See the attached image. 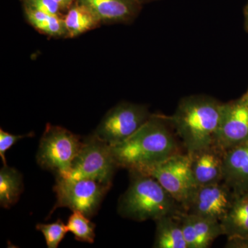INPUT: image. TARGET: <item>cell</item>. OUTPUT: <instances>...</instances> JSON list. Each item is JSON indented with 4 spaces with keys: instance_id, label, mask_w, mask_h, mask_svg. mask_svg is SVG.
Here are the masks:
<instances>
[{
    "instance_id": "9c48e42d",
    "label": "cell",
    "mask_w": 248,
    "mask_h": 248,
    "mask_svg": "<svg viewBox=\"0 0 248 248\" xmlns=\"http://www.w3.org/2000/svg\"><path fill=\"white\" fill-rule=\"evenodd\" d=\"M236 195L224 182L198 186L184 211L221 222L231 209Z\"/></svg>"
},
{
    "instance_id": "52a82bcc",
    "label": "cell",
    "mask_w": 248,
    "mask_h": 248,
    "mask_svg": "<svg viewBox=\"0 0 248 248\" xmlns=\"http://www.w3.org/2000/svg\"><path fill=\"white\" fill-rule=\"evenodd\" d=\"M119 169L111 146L94 135L83 141L82 147L72 165L67 179H88L112 185Z\"/></svg>"
},
{
    "instance_id": "5b68a950",
    "label": "cell",
    "mask_w": 248,
    "mask_h": 248,
    "mask_svg": "<svg viewBox=\"0 0 248 248\" xmlns=\"http://www.w3.org/2000/svg\"><path fill=\"white\" fill-rule=\"evenodd\" d=\"M137 172L155 178L170 194L182 210L197 188L188 153H177L161 162L148 166Z\"/></svg>"
},
{
    "instance_id": "44dd1931",
    "label": "cell",
    "mask_w": 248,
    "mask_h": 248,
    "mask_svg": "<svg viewBox=\"0 0 248 248\" xmlns=\"http://www.w3.org/2000/svg\"><path fill=\"white\" fill-rule=\"evenodd\" d=\"M36 229L44 234L46 244L48 248H58L60 242L68 232L66 225L61 219L49 224L38 223L36 226Z\"/></svg>"
},
{
    "instance_id": "7a4b0ae2",
    "label": "cell",
    "mask_w": 248,
    "mask_h": 248,
    "mask_svg": "<svg viewBox=\"0 0 248 248\" xmlns=\"http://www.w3.org/2000/svg\"><path fill=\"white\" fill-rule=\"evenodd\" d=\"M223 105L209 96H187L181 99L174 114L167 117L186 153L191 154L214 144Z\"/></svg>"
},
{
    "instance_id": "83f0119b",
    "label": "cell",
    "mask_w": 248,
    "mask_h": 248,
    "mask_svg": "<svg viewBox=\"0 0 248 248\" xmlns=\"http://www.w3.org/2000/svg\"><path fill=\"white\" fill-rule=\"evenodd\" d=\"M242 97L244 98V99H246V101L248 102V91H246V93H245L244 95L242 96Z\"/></svg>"
},
{
    "instance_id": "484cf974",
    "label": "cell",
    "mask_w": 248,
    "mask_h": 248,
    "mask_svg": "<svg viewBox=\"0 0 248 248\" xmlns=\"http://www.w3.org/2000/svg\"><path fill=\"white\" fill-rule=\"evenodd\" d=\"M244 14L245 29L248 32V0L247 4H246L244 8Z\"/></svg>"
},
{
    "instance_id": "d4e9b609",
    "label": "cell",
    "mask_w": 248,
    "mask_h": 248,
    "mask_svg": "<svg viewBox=\"0 0 248 248\" xmlns=\"http://www.w3.org/2000/svg\"><path fill=\"white\" fill-rule=\"evenodd\" d=\"M60 6L62 11H68L76 0H55Z\"/></svg>"
},
{
    "instance_id": "ffe728a7",
    "label": "cell",
    "mask_w": 248,
    "mask_h": 248,
    "mask_svg": "<svg viewBox=\"0 0 248 248\" xmlns=\"http://www.w3.org/2000/svg\"><path fill=\"white\" fill-rule=\"evenodd\" d=\"M68 232L74 234L75 238L81 242L93 244L95 238V225L89 217L78 211H73L66 224Z\"/></svg>"
},
{
    "instance_id": "4fadbf2b",
    "label": "cell",
    "mask_w": 248,
    "mask_h": 248,
    "mask_svg": "<svg viewBox=\"0 0 248 248\" xmlns=\"http://www.w3.org/2000/svg\"><path fill=\"white\" fill-rule=\"evenodd\" d=\"M191 169L197 186H207L223 182L224 152L215 145L189 154Z\"/></svg>"
},
{
    "instance_id": "ac0fdd59",
    "label": "cell",
    "mask_w": 248,
    "mask_h": 248,
    "mask_svg": "<svg viewBox=\"0 0 248 248\" xmlns=\"http://www.w3.org/2000/svg\"><path fill=\"white\" fill-rule=\"evenodd\" d=\"M24 190L22 174L8 165L0 170V205L10 208L17 203Z\"/></svg>"
},
{
    "instance_id": "ba28073f",
    "label": "cell",
    "mask_w": 248,
    "mask_h": 248,
    "mask_svg": "<svg viewBox=\"0 0 248 248\" xmlns=\"http://www.w3.org/2000/svg\"><path fill=\"white\" fill-rule=\"evenodd\" d=\"M151 115L146 105L121 102L108 111L93 135L109 146H116L138 131Z\"/></svg>"
},
{
    "instance_id": "7c38bea8",
    "label": "cell",
    "mask_w": 248,
    "mask_h": 248,
    "mask_svg": "<svg viewBox=\"0 0 248 248\" xmlns=\"http://www.w3.org/2000/svg\"><path fill=\"white\" fill-rule=\"evenodd\" d=\"M87 7L107 24H128L133 22L141 12V4L137 0H76Z\"/></svg>"
},
{
    "instance_id": "30bf717a",
    "label": "cell",
    "mask_w": 248,
    "mask_h": 248,
    "mask_svg": "<svg viewBox=\"0 0 248 248\" xmlns=\"http://www.w3.org/2000/svg\"><path fill=\"white\" fill-rule=\"evenodd\" d=\"M248 141V102L242 97L223 103L214 145L223 152Z\"/></svg>"
},
{
    "instance_id": "277c9868",
    "label": "cell",
    "mask_w": 248,
    "mask_h": 248,
    "mask_svg": "<svg viewBox=\"0 0 248 248\" xmlns=\"http://www.w3.org/2000/svg\"><path fill=\"white\" fill-rule=\"evenodd\" d=\"M83 141L81 137L66 128L47 124L36 155L37 164L57 177H68Z\"/></svg>"
},
{
    "instance_id": "2e32d148",
    "label": "cell",
    "mask_w": 248,
    "mask_h": 248,
    "mask_svg": "<svg viewBox=\"0 0 248 248\" xmlns=\"http://www.w3.org/2000/svg\"><path fill=\"white\" fill-rule=\"evenodd\" d=\"M220 223L223 234L228 237L248 234V192L236 195L231 209Z\"/></svg>"
},
{
    "instance_id": "5bb4252c",
    "label": "cell",
    "mask_w": 248,
    "mask_h": 248,
    "mask_svg": "<svg viewBox=\"0 0 248 248\" xmlns=\"http://www.w3.org/2000/svg\"><path fill=\"white\" fill-rule=\"evenodd\" d=\"M223 182L236 195L248 192V141L224 152Z\"/></svg>"
},
{
    "instance_id": "e0dca14e",
    "label": "cell",
    "mask_w": 248,
    "mask_h": 248,
    "mask_svg": "<svg viewBox=\"0 0 248 248\" xmlns=\"http://www.w3.org/2000/svg\"><path fill=\"white\" fill-rule=\"evenodd\" d=\"M66 27V38H74L102 24L92 11L84 5L75 1L63 16Z\"/></svg>"
},
{
    "instance_id": "8992f818",
    "label": "cell",
    "mask_w": 248,
    "mask_h": 248,
    "mask_svg": "<svg viewBox=\"0 0 248 248\" xmlns=\"http://www.w3.org/2000/svg\"><path fill=\"white\" fill-rule=\"evenodd\" d=\"M111 186L92 179L57 177L54 186L57 201L50 215L59 208H68L91 218L97 213Z\"/></svg>"
},
{
    "instance_id": "7402d4cb",
    "label": "cell",
    "mask_w": 248,
    "mask_h": 248,
    "mask_svg": "<svg viewBox=\"0 0 248 248\" xmlns=\"http://www.w3.org/2000/svg\"><path fill=\"white\" fill-rule=\"evenodd\" d=\"M22 1L24 9L63 16L60 5L55 0H22Z\"/></svg>"
},
{
    "instance_id": "6da1fadb",
    "label": "cell",
    "mask_w": 248,
    "mask_h": 248,
    "mask_svg": "<svg viewBox=\"0 0 248 248\" xmlns=\"http://www.w3.org/2000/svg\"><path fill=\"white\" fill-rule=\"evenodd\" d=\"M167 117L153 115L125 141L111 146L117 166L138 171L180 153Z\"/></svg>"
},
{
    "instance_id": "4316f807",
    "label": "cell",
    "mask_w": 248,
    "mask_h": 248,
    "mask_svg": "<svg viewBox=\"0 0 248 248\" xmlns=\"http://www.w3.org/2000/svg\"><path fill=\"white\" fill-rule=\"evenodd\" d=\"M140 4L141 5L146 4V3L152 2V1H156V0H137Z\"/></svg>"
},
{
    "instance_id": "603a6c76",
    "label": "cell",
    "mask_w": 248,
    "mask_h": 248,
    "mask_svg": "<svg viewBox=\"0 0 248 248\" xmlns=\"http://www.w3.org/2000/svg\"><path fill=\"white\" fill-rule=\"evenodd\" d=\"M34 134L29 133L27 135H16L4 131L2 128L0 129V156L4 166L7 165L6 160V153L13 146H14L19 140L27 138L33 137Z\"/></svg>"
},
{
    "instance_id": "cb8c5ba5",
    "label": "cell",
    "mask_w": 248,
    "mask_h": 248,
    "mask_svg": "<svg viewBox=\"0 0 248 248\" xmlns=\"http://www.w3.org/2000/svg\"><path fill=\"white\" fill-rule=\"evenodd\" d=\"M225 248H248V234L246 236L228 237Z\"/></svg>"
},
{
    "instance_id": "9a60e30c",
    "label": "cell",
    "mask_w": 248,
    "mask_h": 248,
    "mask_svg": "<svg viewBox=\"0 0 248 248\" xmlns=\"http://www.w3.org/2000/svg\"><path fill=\"white\" fill-rule=\"evenodd\" d=\"M155 221L156 235L153 248H187L177 214L160 217Z\"/></svg>"
},
{
    "instance_id": "3957f363",
    "label": "cell",
    "mask_w": 248,
    "mask_h": 248,
    "mask_svg": "<svg viewBox=\"0 0 248 248\" xmlns=\"http://www.w3.org/2000/svg\"><path fill=\"white\" fill-rule=\"evenodd\" d=\"M129 172L130 185L119 201L118 213L121 216L139 222L155 221L183 210L155 178L137 171Z\"/></svg>"
},
{
    "instance_id": "d6986e66",
    "label": "cell",
    "mask_w": 248,
    "mask_h": 248,
    "mask_svg": "<svg viewBox=\"0 0 248 248\" xmlns=\"http://www.w3.org/2000/svg\"><path fill=\"white\" fill-rule=\"evenodd\" d=\"M24 14L28 22L41 33L55 38H66L64 16H55L29 9H24Z\"/></svg>"
},
{
    "instance_id": "8fae6325",
    "label": "cell",
    "mask_w": 248,
    "mask_h": 248,
    "mask_svg": "<svg viewBox=\"0 0 248 248\" xmlns=\"http://www.w3.org/2000/svg\"><path fill=\"white\" fill-rule=\"evenodd\" d=\"M187 248H207L223 234L221 223L181 210L177 214Z\"/></svg>"
}]
</instances>
